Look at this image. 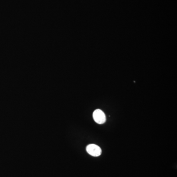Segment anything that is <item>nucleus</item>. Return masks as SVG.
I'll return each instance as SVG.
<instances>
[{
	"mask_svg": "<svg viewBox=\"0 0 177 177\" xmlns=\"http://www.w3.org/2000/svg\"><path fill=\"white\" fill-rule=\"evenodd\" d=\"M93 116V120L97 124H103L106 122V118L105 114L100 109L94 110Z\"/></svg>",
	"mask_w": 177,
	"mask_h": 177,
	"instance_id": "1",
	"label": "nucleus"
},
{
	"mask_svg": "<svg viewBox=\"0 0 177 177\" xmlns=\"http://www.w3.org/2000/svg\"><path fill=\"white\" fill-rule=\"evenodd\" d=\"M86 151L89 155L95 157H99L102 154V149L98 146L95 144H90L88 145Z\"/></svg>",
	"mask_w": 177,
	"mask_h": 177,
	"instance_id": "2",
	"label": "nucleus"
}]
</instances>
